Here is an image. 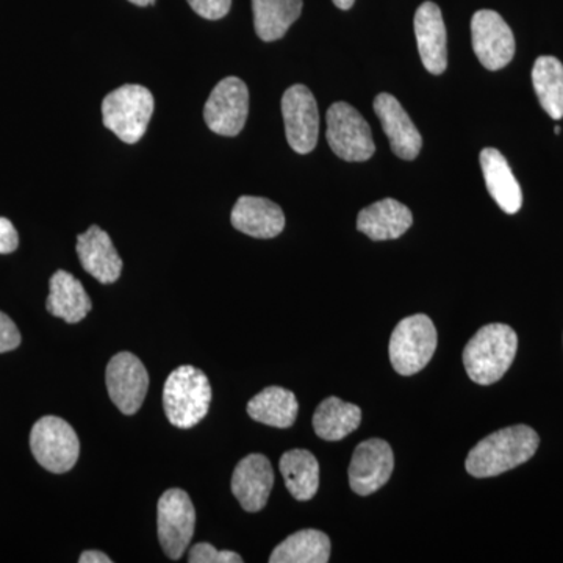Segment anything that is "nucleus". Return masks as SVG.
<instances>
[{"instance_id": "30", "label": "nucleus", "mask_w": 563, "mask_h": 563, "mask_svg": "<svg viewBox=\"0 0 563 563\" xmlns=\"http://www.w3.org/2000/svg\"><path fill=\"white\" fill-rule=\"evenodd\" d=\"M21 344V332L9 314L0 312V354L16 350Z\"/></svg>"}, {"instance_id": "8", "label": "nucleus", "mask_w": 563, "mask_h": 563, "mask_svg": "<svg viewBox=\"0 0 563 563\" xmlns=\"http://www.w3.org/2000/svg\"><path fill=\"white\" fill-rule=\"evenodd\" d=\"M158 540L172 561L187 551L196 528V510L187 492L180 488L163 493L158 499Z\"/></svg>"}, {"instance_id": "25", "label": "nucleus", "mask_w": 563, "mask_h": 563, "mask_svg": "<svg viewBox=\"0 0 563 563\" xmlns=\"http://www.w3.org/2000/svg\"><path fill=\"white\" fill-rule=\"evenodd\" d=\"M254 25L258 38L280 40L292 22L301 16L302 0H252Z\"/></svg>"}, {"instance_id": "20", "label": "nucleus", "mask_w": 563, "mask_h": 563, "mask_svg": "<svg viewBox=\"0 0 563 563\" xmlns=\"http://www.w3.org/2000/svg\"><path fill=\"white\" fill-rule=\"evenodd\" d=\"M481 168L487 190L499 209L507 214L518 213L523 206V192L501 152L493 147L481 152Z\"/></svg>"}, {"instance_id": "26", "label": "nucleus", "mask_w": 563, "mask_h": 563, "mask_svg": "<svg viewBox=\"0 0 563 563\" xmlns=\"http://www.w3.org/2000/svg\"><path fill=\"white\" fill-rule=\"evenodd\" d=\"M331 540L317 529H303L284 540L273 551L272 563H328Z\"/></svg>"}, {"instance_id": "34", "label": "nucleus", "mask_w": 563, "mask_h": 563, "mask_svg": "<svg viewBox=\"0 0 563 563\" xmlns=\"http://www.w3.org/2000/svg\"><path fill=\"white\" fill-rule=\"evenodd\" d=\"M129 2L135 3V5L139 7H147L152 5V3L155 2V0H129Z\"/></svg>"}, {"instance_id": "3", "label": "nucleus", "mask_w": 563, "mask_h": 563, "mask_svg": "<svg viewBox=\"0 0 563 563\" xmlns=\"http://www.w3.org/2000/svg\"><path fill=\"white\" fill-rule=\"evenodd\" d=\"M211 385L207 374L195 366L174 369L163 388L166 417L177 429H191L209 413Z\"/></svg>"}, {"instance_id": "1", "label": "nucleus", "mask_w": 563, "mask_h": 563, "mask_svg": "<svg viewBox=\"0 0 563 563\" xmlns=\"http://www.w3.org/2000/svg\"><path fill=\"white\" fill-rule=\"evenodd\" d=\"M539 444V433L526 424L493 432L470 451L466 472L479 479L499 476L531 461Z\"/></svg>"}, {"instance_id": "5", "label": "nucleus", "mask_w": 563, "mask_h": 563, "mask_svg": "<svg viewBox=\"0 0 563 563\" xmlns=\"http://www.w3.org/2000/svg\"><path fill=\"white\" fill-rule=\"evenodd\" d=\"M435 350L437 329L426 314L404 318L391 333L390 362L401 376L420 373Z\"/></svg>"}, {"instance_id": "29", "label": "nucleus", "mask_w": 563, "mask_h": 563, "mask_svg": "<svg viewBox=\"0 0 563 563\" xmlns=\"http://www.w3.org/2000/svg\"><path fill=\"white\" fill-rule=\"evenodd\" d=\"M192 10L206 20L217 21L231 10L232 0H188Z\"/></svg>"}, {"instance_id": "12", "label": "nucleus", "mask_w": 563, "mask_h": 563, "mask_svg": "<svg viewBox=\"0 0 563 563\" xmlns=\"http://www.w3.org/2000/svg\"><path fill=\"white\" fill-rule=\"evenodd\" d=\"M472 35L474 54L485 69L499 70L514 60V33L501 14L493 10L476 11Z\"/></svg>"}, {"instance_id": "14", "label": "nucleus", "mask_w": 563, "mask_h": 563, "mask_svg": "<svg viewBox=\"0 0 563 563\" xmlns=\"http://www.w3.org/2000/svg\"><path fill=\"white\" fill-rule=\"evenodd\" d=\"M374 111L390 141L393 154L402 161H415L422 147V136L398 99L388 92H380L374 99Z\"/></svg>"}, {"instance_id": "6", "label": "nucleus", "mask_w": 563, "mask_h": 563, "mask_svg": "<svg viewBox=\"0 0 563 563\" xmlns=\"http://www.w3.org/2000/svg\"><path fill=\"white\" fill-rule=\"evenodd\" d=\"M31 450L47 472L68 473L79 461V437L68 421L43 417L32 428Z\"/></svg>"}, {"instance_id": "17", "label": "nucleus", "mask_w": 563, "mask_h": 563, "mask_svg": "<svg viewBox=\"0 0 563 563\" xmlns=\"http://www.w3.org/2000/svg\"><path fill=\"white\" fill-rule=\"evenodd\" d=\"M77 255L85 272L101 284H113L120 279L122 261L117 247L99 225H91L77 236Z\"/></svg>"}, {"instance_id": "33", "label": "nucleus", "mask_w": 563, "mask_h": 563, "mask_svg": "<svg viewBox=\"0 0 563 563\" xmlns=\"http://www.w3.org/2000/svg\"><path fill=\"white\" fill-rule=\"evenodd\" d=\"M335 3L336 9L350 10L354 5L355 0H332Z\"/></svg>"}, {"instance_id": "27", "label": "nucleus", "mask_w": 563, "mask_h": 563, "mask_svg": "<svg viewBox=\"0 0 563 563\" xmlns=\"http://www.w3.org/2000/svg\"><path fill=\"white\" fill-rule=\"evenodd\" d=\"M532 84L543 110L553 120L563 118V65L559 58L543 55L532 69Z\"/></svg>"}, {"instance_id": "28", "label": "nucleus", "mask_w": 563, "mask_h": 563, "mask_svg": "<svg viewBox=\"0 0 563 563\" xmlns=\"http://www.w3.org/2000/svg\"><path fill=\"white\" fill-rule=\"evenodd\" d=\"M190 563H242L243 559L232 551H220L209 543H198L188 554Z\"/></svg>"}, {"instance_id": "18", "label": "nucleus", "mask_w": 563, "mask_h": 563, "mask_svg": "<svg viewBox=\"0 0 563 563\" xmlns=\"http://www.w3.org/2000/svg\"><path fill=\"white\" fill-rule=\"evenodd\" d=\"M232 225L254 239H274L285 228V214L269 199L242 196L232 210Z\"/></svg>"}, {"instance_id": "10", "label": "nucleus", "mask_w": 563, "mask_h": 563, "mask_svg": "<svg viewBox=\"0 0 563 563\" xmlns=\"http://www.w3.org/2000/svg\"><path fill=\"white\" fill-rule=\"evenodd\" d=\"M282 114L291 150L302 155L312 152L320 133V113L312 91L303 85H292L282 98Z\"/></svg>"}, {"instance_id": "21", "label": "nucleus", "mask_w": 563, "mask_h": 563, "mask_svg": "<svg viewBox=\"0 0 563 563\" xmlns=\"http://www.w3.org/2000/svg\"><path fill=\"white\" fill-rule=\"evenodd\" d=\"M47 312L69 324L80 322L91 310V299L79 279L68 272H57L51 277Z\"/></svg>"}, {"instance_id": "32", "label": "nucleus", "mask_w": 563, "mask_h": 563, "mask_svg": "<svg viewBox=\"0 0 563 563\" xmlns=\"http://www.w3.org/2000/svg\"><path fill=\"white\" fill-rule=\"evenodd\" d=\"M80 563H111L109 555L101 553V551H85L80 555Z\"/></svg>"}, {"instance_id": "13", "label": "nucleus", "mask_w": 563, "mask_h": 563, "mask_svg": "<svg viewBox=\"0 0 563 563\" xmlns=\"http://www.w3.org/2000/svg\"><path fill=\"white\" fill-rule=\"evenodd\" d=\"M395 468L390 444L380 439L366 440L355 448L350 465L352 492L369 496L383 488Z\"/></svg>"}, {"instance_id": "2", "label": "nucleus", "mask_w": 563, "mask_h": 563, "mask_svg": "<svg viewBox=\"0 0 563 563\" xmlns=\"http://www.w3.org/2000/svg\"><path fill=\"white\" fill-rule=\"evenodd\" d=\"M517 350V332L510 325L495 322L474 333L463 350V365L473 383L492 385L509 372Z\"/></svg>"}, {"instance_id": "16", "label": "nucleus", "mask_w": 563, "mask_h": 563, "mask_svg": "<svg viewBox=\"0 0 563 563\" xmlns=\"http://www.w3.org/2000/svg\"><path fill=\"white\" fill-rule=\"evenodd\" d=\"M415 35L424 68L435 76L443 74L448 68V38L442 10L437 3H421L415 14Z\"/></svg>"}, {"instance_id": "15", "label": "nucleus", "mask_w": 563, "mask_h": 563, "mask_svg": "<svg viewBox=\"0 0 563 563\" xmlns=\"http://www.w3.org/2000/svg\"><path fill=\"white\" fill-rule=\"evenodd\" d=\"M274 485L272 462L262 454H250L235 466L232 493L247 512H258L268 503Z\"/></svg>"}, {"instance_id": "9", "label": "nucleus", "mask_w": 563, "mask_h": 563, "mask_svg": "<svg viewBox=\"0 0 563 563\" xmlns=\"http://www.w3.org/2000/svg\"><path fill=\"white\" fill-rule=\"evenodd\" d=\"M250 114V90L239 77H225L211 91L203 109V120L211 132L236 136Z\"/></svg>"}, {"instance_id": "7", "label": "nucleus", "mask_w": 563, "mask_h": 563, "mask_svg": "<svg viewBox=\"0 0 563 563\" xmlns=\"http://www.w3.org/2000/svg\"><path fill=\"white\" fill-rule=\"evenodd\" d=\"M328 141L333 154L346 162H366L376 152L372 128L354 107L335 102L328 111Z\"/></svg>"}, {"instance_id": "35", "label": "nucleus", "mask_w": 563, "mask_h": 563, "mask_svg": "<svg viewBox=\"0 0 563 563\" xmlns=\"http://www.w3.org/2000/svg\"><path fill=\"white\" fill-rule=\"evenodd\" d=\"M554 132H555V135H561V128H559V125H558V128H555Z\"/></svg>"}, {"instance_id": "4", "label": "nucleus", "mask_w": 563, "mask_h": 563, "mask_svg": "<svg viewBox=\"0 0 563 563\" xmlns=\"http://www.w3.org/2000/svg\"><path fill=\"white\" fill-rule=\"evenodd\" d=\"M154 113V96L141 85H124L102 102V121L109 131L128 144L139 143Z\"/></svg>"}, {"instance_id": "11", "label": "nucleus", "mask_w": 563, "mask_h": 563, "mask_svg": "<svg viewBox=\"0 0 563 563\" xmlns=\"http://www.w3.org/2000/svg\"><path fill=\"white\" fill-rule=\"evenodd\" d=\"M106 384L114 406L124 415H135L150 390V374L132 352H120L107 366Z\"/></svg>"}, {"instance_id": "31", "label": "nucleus", "mask_w": 563, "mask_h": 563, "mask_svg": "<svg viewBox=\"0 0 563 563\" xmlns=\"http://www.w3.org/2000/svg\"><path fill=\"white\" fill-rule=\"evenodd\" d=\"M20 246V235L7 218L0 217V254H11Z\"/></svg>"}, {"instance_id": "19", "label": "nucleus", "mask_w": 563, "mask_h": 563, "mask_svg": "<svg viewBox=\"0 0 563 563\" xmlns=\"http://www.w3.org/2000/svg\"><path fill=\"white\" fill-rule=\"evenodd\" d=\"M413 224V214L409 207L395 201L383 199L363 209L358 213L357 229L373 242L396 240L409 231Z\"/></svg>"}, {"instance_id": "24", "label": "nucleus", "mask_w": 563, "mask_h": 563, "mask_svg": "<svg viewBox=\"0 0 563 563\" xmlns=\"http://www.w3.org/2000/svg\"><path fill=\"white\" fill-rule=\"evenodd\" d=\"M362 410L355 404L331 396L318 406L313 415V429L325 442H340L361 426Z\"/></svg>"}, {"instance_id": "22", "label": "nucleus", "mask_w": 563, "mask_h": 563, "mask_svg": "<svg viewBox=\"0 0 563 563\" xmlns=\"http://www.w3.org/2000/svg\"><path fill=\"white\" fill-rule=\"evenodd\" d=\"M298 412L295 393L282 387L265 388L247 402V415L252 420L277 429L291 428Z\"/></svg>"}, {"instance_id": "23", "label": "nucleus", "mask_w": 563, "mask_h": 563, "mask_svg": "<svg viewBox=\"0 0 563 563\" xmlns=\"http://www.w3.org/2000/svg\"><path fill=\"white\" fill-rule=\"evenodd\" d=\"M279 468L285 487L298 501H309L320 487V463L310 451L291 450L282 455Z\"/></svg>"}]
</instances>
